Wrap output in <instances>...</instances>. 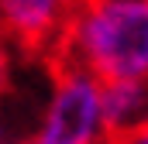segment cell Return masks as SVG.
<instances>
[{
  "label": "cell",
  "instance_id": "obj_7",
  "mask_svg": "<svg viewBox=\"0 0 148 144\" xmlns=\"http://www.w3.org/2000/svg\"><path fill=\"white\" fill-rule=\"evenodd\" d=\"M7 79V55H3V38H0V86Z\"/></svg>",
  "mask_w": 148,
  "mask_h": 144
},
{
  "label": "cell",
  "instance_id": "obj_5",
  "mask_svg": "<svg viewBox=\"0 0 148 144\" xmlns=\"http://www.w3.org/2000/svg\"><path fill=\"white\" fill-rule=\"evenodd\" d=\"M107 144H148V124L131 127V130H121V134H110Z\"/></svg>",
  "mask_w": 148,
  "mask_h": 144
},
{
  "label": "cell",
  "instance_id": "obj_2",
  "mask_svg": "<svg viewBox=\"0 0 148 144\" xmlns=\"http://www.w3.org/2000/svg\"><path fill=\"white\" fill-rule=\"evenodd\" d=\"M107 137L110 130L100 103V79L62 65L21 144H107Z\"/></svg>",
  "mask_w": 148,
  "mask_h": 144
},
{
  "label": "cell",
  "instance_id": "obj_1",
  "mask_svg": "<svg viewBox=\"0 0 148 144\" xmlns=\"http://www.w3.org/2000/svg\"><path fill=\"white\" fill-rule=\"evenodd\" d=\"M55 48L100 82H148V0H79Z\"/></svg>",
  "mask_w": 148,
  "mask_h": 144
},
{
  "label": "cell",
  "instance_id": "obj_3",
  "mask_svg": "<svg viewBox=\"0 0 148 144\" xmlns=\"http://www.w3.org/2000/svg\"><path fill=\"white\" fill-rule=\"evenodd\" d=\"M79 0H0V38L24 48H55Z\"/></svg>",
  "mask_w": 148,
  "mask_h": 144
},
{
  "label": "cell",
  "instance_id": "obj_6",
  "mask_svg": "<svg viewBox=\"0 0 148 144\" xmlns=\"http://www.w3.org/2000/svg\"><path fill=\"white\" fill-rule=\"evenodd\" d=\"M0 144H21V134H17V127L10 124V117L0 110Z\"/></svg>",
  "mask_w": 148,
  "mask_h": 144
},
{
  "label": "cell",
  "instance_id": "obj_4",
  "mask_svg": "<svg viewBox=\"0 0 148 144\" xmlns=\"http://www.w3.org/2000/svg\"><path fill=\"white\" fill-rule=\"evenodd\" d=\"M100 103H103V120L110 134L141 127L148 124V82H138V79L100 82Z\"/></svg>",
  "mask_w": 148,
  "mask_h": 144
}]
</instances>
